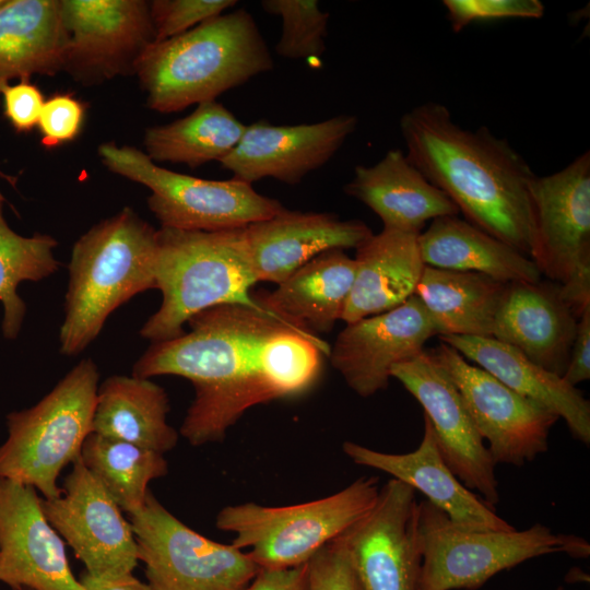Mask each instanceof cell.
<instances>
[{
    "mask_svg": "<svg viewBox=\"0 0 590 590\" xmlns=\"http://www.w3.org/2000/svg\"><path fill=\"white\" fill-rule=\"evenodd\" d=\"M187 323L189 332L152 343L134 363L132 375H174L191 381L194 398L179 435L191 446H202L223 440L248 409L282 398L266 350L271 335L291 322L260 304H227L204 309Z\"/></svg>",
    "mask_w": 590,
    "mask_h": 590,
    "instance_id": "6da1fadb",
    "label": "cell"
},
{
    "mask_svg": "<svg viewBox=\"0 0 590 590\" xmlns=\"http://www.w3.org/2000/svg\"><path fill=\"white\" fill-rule=\"evenodd\" d=\"M400 131L410 162L465 221L530 258L528 189L535 174L508 140L485 126L462 128L433 101L404 113Z\"/></svg>",
    "mask_w": 590,
    "mask_h": 590,
    "instance_id": "7a4b0ae2",
    "label": "cell"
},
{
    "mask_svg": "<svg viewBox=\"0 0 590 590\" xmlns=\"http://www.w3.org/2000/svg\"><path fill=\"white\" fill-rule=\"evenodd\" d=\"M272 68L253 16L238 9L154 42L139 58L134 74L146 94V106L169 114L216 101Z\"/></svg>",
    "mask_w": 590,
    "mask_h": 590,
    "instance_id": "3957f363",
    "label": "cell"
},
{
    "mask_svg": "<svg viewBox=\"0 0 590 590\" xmlns=\"http://www.w3.org/2000/svg\"><path fill=\"white\" fill-rule=\"evenodd\" d=\"M157 229L131 208L93 225L73 245L60 353L83 352L109 315L137 294L156 288Z\"/></svg>",
    "mask_w": 590,
    "mask_h": 590,
    "instance_id": "277c9868",
    "label": "cell"
},
{
    "mask_svg": "<svg viewBox=\"0 0 590 590\" xmlns=\"http://www.w3.org/2000/svg\"><path fill=\"white\" fill-rule=\"evenodd\" d=\"M158 309L140 329L154 342L173 340L196 314L220 305L257 307L251 287L258 282L246 227L215 232L157 229Z\"/></svg>",
    "mask_w": 590,
    "mask_h": 590,
    "instance_id": "5b68a950",
    "label": "cell"
},
{
    "mask_svg": "<svg viewBox=\"0 0 590 590\" xmlns=\"http://www.w3.org/2000/svg\"><path fill=\"white\" fill-rule=\"evenodd\" d=\"M98 385L97 365L84 358L34 406L8 414L0 477L32 486L46 499L61 496L57 481L92 433Z\"/></svg>",
    "mask_w": 590,
    "mask_h": 590,
    "instance_id": "8992f818",
    "label": "cell"
},
{
    "mask_svg": "<svg viewBox=\"0 0 590 590\" xmlns=\"http://www.w3.org/2000/svg\"><path fill=\"white\" fill-rule=\"evenodd\" d=\"M376 476H362L335 494L316 500L264 506L229 505L216 515L217 529L233 533L232 545L246 552L260 569L302 566L338 539L375 505Z\"/></svg>",
    "mask_w": 590,
    "mask_h": 590,
    "instance_id": "52a82bcc",
    "label": "cell"
},
{
    "mask_svg": "<svg viewBox=\"0 0 590 590\" xmlns=\"http://www.w3.org/2000/svg\"><path fill=\"white\" fill-rule=\"evenodd\" d=\"M422 567L418 590H474L496 574L553 553L589 555V543L541 523L518 531H476L453 524L427 500L418 502Z\"/></svg>",
    "mask_w": 590,
    "mask_h": 590,
    "instance_id": "ba28073f",
    "label": "cell"
},
{
    "mask_svg": "<svg viewBox=\"0 0 590 590\" xmlns=\"http://www.w3.org/2000/svg\"><path fill=\"white\" fill-rule=\"evenodd\" d=\"M98 155L108 170L151 190L148 205L161 227L203 232L243 228L285 209L280 201L258 193L248 182L175 173L130 145L102 143Z\"/></svg>",
    "mask_w": 590,
    "mask_h": 590,
    "instance_id": "9c48e42d",
    "label": "cell"
},
{
    "mask_svg": "<svg viewBox=\"0 0 590 590\" xmlns=\"http://www.w3.org/2000/svg\"><path fill=\"white\" fill-rule=\"evenodd\" d=\"M130 520L152 590H245L260 571L246 552L189 528L151 491Z\"/></svg>",
    "mask_w": 590,
    "mask_h": 590,
    "instance_id": "30bf717a",
    "label": "cell"
},
{
    "mask_svg": "<svg viewBox=\"0 0 590 590\" xmlns=\"http://www.w3.org/2000/svg\"><path fill=\"white\" fill-rule=\"evenodd\" d=\"M459 390L495 464L522 467L548 449L558 416L469 363L448 344L428 351Z\"/></svg>",
    "mask_w": 590,
    "mask_h": 590,
    "instance_id": "8fae6325",
    "label": "cell"
},
{
    "mask_svg": "<svg viewBox=\"0 0 590 590\" xmlns=\"http://www.w3.org/2000/svg\"><path fill=\"white\" fill-rule=\"evenodd\" d=\"M67 35L62 71L82 85L134 74L155 42L150 2L143 0H60Z\"/></svg>",
    "mask_w": 590,
    "mask_h": 590,
    "instance_id": "7c38bea8",
    "label": "cell"
},
{
    "mask_svg": "<svg viewBox=\"0 0 590 590\" xmlns=\"http://www.w3.org/2000/svg\"><path fill=\"white\" fill-rule=\"evenodd\" d=\"M61 496L40 497L44 515L95 577L130 574L139 564L131 522L79 458L62 484Z\"/></svg>",
    "mask_w": 590,
    "mask_h": 590,
    "instance_id": "4fadbf2b",
    "label": "cell"
},
{
    "mask_svg": "<svg viewBox=\"0 0 590 590\" xmlns=\"http://www.w3.org/2000/svg\"><path fill=\"white\" fill-rule=\"evenodd\" d=\"M391 377L417 400L429 421L440 455L460 482L496 509L495 462L486 442L446 371L428 351L394 365Z\"/></svg>",
    "mask_w": 590,
    "mask_h": 590,
    "instance_id": "5bb4252c",
    "label": "cell"
},
{
    "mask_svg": "<svg viewBox=\"0 0 590 590\" xmlns=\"http://www.w3.org/2000/svg\"><path fill=\"white\" fill-rule=\"evenodd\" d=\"M364 590H418L422 547L415 489L391 479L340 536Z\"/></svg>",
    "mask_w": 590,
    "mask_h": 590,
    "instance_id": "9a60e30c",
    "label": "cell"
},
{
    "mask_svg": "<svg viewBox=\"0 0 590 590\" xmlns=\"http://www.w3.org/2000/svg\"><path fill=\"white\" fill-rule=\"evenodd\" d=\"M530 259L541 275L564 283L590 260V152L529 185Z\"/></svg>",
    "mask_w": 590,
    "mask_h": 590,
    "instance_id": "2e32d148",
    "label": "cell"
},
{
    "mask_svg": "<svg viewBox=\"0 0 590 590\" xmlns=\"http://www.w3.org/2000/svg\"><path fill=\"white\" fill-rule=\"evenodd\" d=\"M0 581L12 590H84L37 491L1 477Z\"/></svg>",
    "mask_w": 590,
    "mask_h": 590,
    "instance_id": "e0dca14e",
    "label": "cell"
},
{
    "mask_svg": "<svg viewBox=\"0 0 590 590\" xmlns=\"http://www.w3.org/2000/svg\"><path fill=\"white\" fill-rule=\"evenodd\" d=\"M434 335L430 316L412 295L391 310L346 323L328 356L346 385L368 398L385 390L392 367L423 352Z\"/></svg>",
    "mask_w": 590,
    "mask_h": 590,
    "instance_id": "ac0fdd59",
    "label": "cell"
},
{
    "mask_svg": "<svg viewBox=\"0 0 590 590\" xmlns=\"http://www.w3.org/2000/svg\"><path fill=\"white\" fill-rule=\"evenodd\" d=\"M358 118L338 115L315 123L246 126L237 145L220 162L233 178L252 184L273 178L288 185L327 164L356 130Z\"/></svg>",
    "mask_w": 590,
    "mask_h": 590,
    "instance_id": "d6986e66",
    "label": "cell"
},
{
    "mask_svg": "<svg viewBox=\"0 0 590 590\" xmlns=\"http://www.w3.org/2000/svg\"><path fill=\"white\" fill-rule=\"evenodd\" d=\"M343 452L355 464L388 473L420 491L459 528L476 531H511L510 523L477 494L467 488L445 463L433 427L424 416L418 447L406 453L382 452L353 441H344Z\"/></svg>",
    "mask_w": 590,
    "mask_h": 590,
    "instance_id": "ffe728a7",
    "label": "cell"
},
{
    "mask_svg": "<svg viewBox=\"0 0 590 590\" xmlns=\"http://www.w3.org/2000/svg\"><path fill=\"white\" fill-rule=\"evenodd\" d=\"M246 234L257 281L279 285L316 256L331 249H357L374 233L359 220L284 209L246 226Z\"/></svg>",
    "mask_w": 590,
    "mask_h": 590,
    "instance_id": "44dd1931",
    "label": "cell"
},
{
    "mask_svg": "<svg viewBox=\"0 0 590 590\" xmlns=\"http://www.w3.org/2000/svg\"><path fill=\"white\" fill-rule=\"evenodd\" d=\"M578 318L564 303L556 282L508 283L498 307L492 338L534 364L563 376Z\"/></svg>",
    "mask_w": 590,
    "mask_h": 590,
    "instance_id": "7402d4cb",
    "label": "cell"
},
{
    "mask_svg": "<svg viewBox=\"0 0 590 590\" xmlns=\"http://www.w3.org/2000/svg\"><path fill=\"white\" fill-rule=\"evenodd\" d=\"M343 190L368 206L384 228L421 234L428 221L459 214L452 201L398 149L371 166H356Z\"/></svg>",
    "mask_w": 590,
    "mask_h": 590,
    "instance_id": "603a6c76",
    "label": "cell"
},
{
    "mask_svg": "<svg viewBox=\"0 0 590 590\" xmlns=\"http://www.w3.org/2000/svg\"><path fill=\"white\" fill-rule=\"evenodd\" d=\"M465 359L489 373L508 388L563 418L573 437L590 444V402L562 376L528 359L515 347L493 338L438 337Z\"/></svg>",
    "mask_w": 590,
    "mask_h": 590,
    "instance_id": "cb8c5ba5",
    "label": "cell"
},
{
    "mask_svg": "<svg viewBox=\"0 0 590 590\" xmlns=\"http://www.w3.org/2000/svg\"><path fill=\"white\" fill-rule=\"evenodd\" d=\"M418 235L382 228L356 249L355 278L341 320L386 312L414 295L425 268Z\"/></svg>",
    "mask_w": 590,
    "mask_h": 590,
    "instance_id": "d4e9b609",
    "label": "cell"
},
{
    "mask_svg": "<svg viewBox=\"0 0 590 590\" xmlns=\"http://www.w3.org/2000/svg\"><path fill=\"white\" fill-rule=\"evenodd\" d=\"M356 263L342 249L324 251L302 266L278 288L252 294L263 308L314 334L330 332L341 320Z\"/></svg>",
    "mask_w": 590,
    "mask_h": 590,
    "instance_id": "484cf974",
    "label": "cell"
},
{
    "mask_svg": "<svg viewBox=\"0 0 590 590\" xmlns=\"http://www.w3.org/2000/svg\"><path fill=\"white\" fill-rule=\"evenodd\" d=\"M66 43L60 0H5L0 8V96L12 79L62 71Z\"/></svg>",
    "mask_w": 590,
    "mask_h": 590,
    "instance_id": "4316f807",
    "label": "cell"
},
{
    "mask_svg": "<svg viewBox=\"0 0 590 590\" xmlns=\"http://www.w3.org/2000/svg\"><path fill=\"white\" fill-rule=\"evenodd\" d=\"M168 412L165 389L150 378L113 375L98 385L92 433L164 455L179 438Z\"/></svg>",
    "mask_w": 590,
    "mask_h": 590,
    "instance_id": "83f0119b",
    "label": "cell"
},
{
    "mask_svg": "<svg viewBox=\"0 0 590 590\" xmlns=\"http://www.w3.org/2000/svg\"><path fill=\"white\" fill-rule=\"evenodd\" d=\"M418 246L425 266L482 273L504 283L542 280L529 257L458 215L433 220L418 235Z\"/></svg>",
    "mask_w": 590,
    "mask_h": 590,
    "instance_id": "f1b7e54d",
    "label": "cell"
},
{
    "mask_svg": "<svg viewBox=\"0 0 590 590\" xmlns=\"http://www.w3.org/2000/svg\"><path fill=\"white\" fill-rule=\"evenodd\" d=\"M507 284L482 273L425 266L414 295L430 316L437 337L492 338Z\"/></svg>",
    "mask_w": 590,
    "mask_h": 590,
    "instance_id": "f546056e",
    "label": "cell"
},
{
    "mask_svg": "<svg viewBox=\"0 0 590 590\" xmlns=\"http://www.w3.org/2000/svg\"><path fill=\"white\" fill-rule=\"evenodd\" d=\"M246 125L216 101L204 102L188 116L145 130V154L154 163L198 167L221 162L239 142Z\"/></svg>",
    "mask_w": 590,
    "mask_h": 590,
    "instance_id": "4dcf8cb0",
    "label": "cell"
},
{
    "mask_svg": "<svg viewBox=\"0 0 590 590\" xmlns=\"http://www.w3.org/2000/svg\"><path fill=\"white\" fill-rule=\"evenodd\" d=\"M80 459L129 516L144 506L150 482L168 472L163 453L96 433L85 438Z\"/></svg>",
    "mask_w": 590,
    "mask_h": 590,
    "instance_id": "1f68e13d",
    "label": "cell"
},
{
    "mask_svg": "<svg viewBox=\"0 0 590 590\" xmlns=\"http://www.w3.org/2000/svg\"><path fill=\"white\" fill-rule=\"evenodd\" d=\"M0 193V303L3 308L1 322L5 339L17 338L26 314V305L17 294L24 281L38 282L59 269L54 256L58 241L50 235L35 233L25 237L15 233L7 223Z\"/></svg>",
    "mask_w": 590,
    "mask_h": 590,
    "instance_id": "d6a6232c",
    "label": "cell"
},
{
    "mask_svg": "<svg viewBox=\"0 0 590 590\" xmlns=\"http://www.w3.org/2000/svg\"><path fill=\"white\" fill-rule=\"evenodd\" d=\"M262 9L282 20L275 51L286 59L317 58L326 50L330 14L316 0H263Z\"/></svg>",
    "mask_w": 590,
    "mask_h": 590,
    "instance_id": "836d02e7",
    "label": "cell"
},
{
    "mask_svg": "<svg viewBox=\"0 0 590 590\" xmlns=\"http://www.w3.org/2000/svg\"><path fill=\"white\" fill-rule=\"evenodd\" d=\"M235 0H154L150 14L155 42L181 35L236 5Z\"/></svg>",
    "mask_w": 590,
    "mask_h": 590,
    "instance_id": "e575fe53",
    "label": "cell"
},
{
    "mask_svg": "<svg viewBox=\"0 0 590 590\" xmlns=\"http://www.w3.org/2000/svg\"><path fill=\"white\" fill-rule=\"evenodd\" d=\"M453 32L468 25L504 19H540L544 5L539 0H444Z\"/></svg>",
    "mask_w": 590,
    "mask_h": 590,
    "instance_id": "d590c367",
    "label": "cell"
},
{
    "mask_svg": "<svg viewBox=\"0 0 590 590\" xmlns=\"http://www.w3.org/2000/svg\"><path fill=\"white\" fill-rule=\"evenodd\" d=\"M307 590H364L340 538L324 545L307 563Z\"/></svg>",
    "mask_w": 590,
    "mask_h": 590,
    "instance_id": "8d00e7d4",
    "label": "cell"
},
{
    "mask_svg": "<svg viewBox=\"0 0 590 590\" xmlns=\"http://www.w3.org/2000/svg\"><path fill=\"white\" fill-rule=\"evenodd\" d=\"M85 105L71 93H57L45 101L38 121L42 145L57 148L73 141L85 119Z\"/></svg>",
    "mask_w": 590,
    "mask_h": 590,
    "instance_id": "74e56055",
    "label": "cell"
},
{
    "mask_svg": "<svg viewBox=\"0 0 590 590\" xmlns=\"http://www.w3.org/2000/svg\"><path fill=\"white\" fill-rule=\"evenodd\" d=\"M4 116L17 132H30L38 126L45 103L42 91L30 81L8 84L1 91Z\"/></svg>",
    "mask_w": 590,
    "mask_h": 590,
    "instance_id": "f35d334b",
    "label": "cell"
},
{
    "mask_svg": "<svg viewBox=\"0 0 590 590\" xmlns=\"http://www.w3.org/2000/svg\"><path fill=\"white\" fill-rule=\"evenodd\" d=\"M563 379L573 387L590 378V307L578 319Z\"/></svg>",
    "mask_w": 590,
    "mask_h": 590,
    "instance_id": "ab89813d",
    "label": "cell"
},
{
    "mask_svg": "<svg viewBox=\"0 0 590 590\" xmlns=\"http://www.w3.org/2000/svg\"><path fill=\"white\" fill-rule=\"evenodd\" d=\"M245 590H307V563L286 569H260Z\"/></svg>",
    "mask_w": 590,
    "mask_h": 590,
    "instance_id": "60d3db41",
    "label": "cell"
},
{
    "mask_svg": "<svg viewBox=\"0 0 590 590\" xmlns=\"http://www.w3.org/2000/svg\"><path fill=\"white\" fill-rule=\"evenodd\" d=\"M559 295L579 319L590 307V260L579 264L570 278L559 284Z\"/></svg>",
    "mask_w": 590,
    "mask_h": 590,
    "instance_id": "b9f144b4",
    "label": "cell"
},
{
    "mask_svg": "<svg viewBox=\"0 0 590 590\" xmlns=\"http://www.w3.org/2000/svg\"><path fill=\"white\" fill-rule=\"evenodd\" d=\"M79 579L84 590H152L148 582L141 581L132 573L106 578L84 571Z\"/></svg>",
    "mask_w": 590,
    "mask_h": 590,
    "instance_id": "7bdbcfd3",
    "label": "cell"
},
{
    "mask_svg": "<svg viewBox=\"0 0 590 590\" xmlns=\"http://www.w3.org/2000/svg\"><path fill=\"white\" fill-rule=\"evenodd\" d=\"M5 0H0V8L4 4Z\"/></svg>",
    "mask_w": 590,
    "mask_h": 590,
    "instance_id": "ee69618b",
    "label": "cell"
},
{
    "mask_svg": "<svg viewBox=\"0 0 590 590\" xmlns=\"http://www.w3.org/2000/svg\"><path fill=\"white\" fill-rule=\"evenodd\" d=\"M20 590H31V589L22 588V589H20Z\"/></svg>",
    "mask_w": 590,
    "mask_h": 590,
    "instance_id": "f6af8a7d",
    "label": "cell"
}]
</instances>
